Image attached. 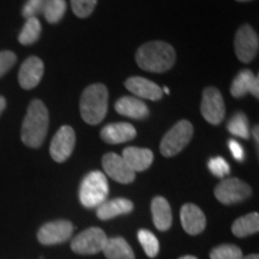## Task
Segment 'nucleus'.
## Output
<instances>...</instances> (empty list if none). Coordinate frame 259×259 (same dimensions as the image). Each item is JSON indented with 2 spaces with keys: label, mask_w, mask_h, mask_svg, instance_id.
<instances>
[{
  "label": "nucleus",
  "mask_w": 259,
  "mask_h": 259,
  "mask_svg": "<svg viewBox=\"0 0 259 259\" xmlns=\"http://www.w3.org/2000/svg\"><path fill=\"white\" fill-rule=\"evenodd\" d=\"M50 126V113L47 107L40 100H34L28 107L23 125H22V142L29 148H40L47 136Z\"/></svg>",
  "instance_id": "1"
},
{
  "label": "nucleus",
  "mask_w": 259,
  "mask_h": 259,
  "mask_svg": "<svg viewBox=\"0 0 259 259\" xmlns=\"http://www.w3.org/2000/svg\"><path fill=\"white\" fill-rule=\"evenodd\" d=\"M176 51L170 45L162 41H153L139 47L136 54L138 66L144 71L162 73L170 70L176 64Z\"/></svg>",
  "instance_id": "2"
},
{
  "label": "nucleus",
  "mask_w": 259,
  "mask_h": 259,
  "mask_svg": "<svg viewBox=\"0 0 259 259\" xmlns=\"http://www.w3.org/2000/svg\"><path fill=\"white\" fill-rule=\"evenodd\" d=\"M80 115L89 125L100 124L108 111V89L101 83H95L84 90L80 97Z\"/></svg>",
  "instance_id": "3"
},
{
  "label": "nucleus",
  "mask_w": 259,
  "mask_h": 259,
  "mask_svg": "<svg viewBox=\"0 0 259 259\" xmlns=\"http://www.w3.org/2000/svg\"><path fill=\"white\" fill-rule=\"evenodd\" d=\"M109 186L102 171L94 170L87 174L79 187V200L88 209L97 208L108 197Z\"/></svg>",
  "instance_id": "4"
},
{
  "label": "nucleus",
  "mask_w": 259,
  "mask_h": 259,
  "mask_svg": "<svg viewBox=\"0 0 259 259\" xmlns=\"http://www.w3.org/2000/svg\"><path fill=\"white\" fill-rule=\"evenodd\" d=\"M193 136V125L187 120L177 122L162 138L160 151L164 157L176 156L187 147Z\"/></svg>",
  "instance_id": "5"
},
{
  "label": "nucleus",
  "mask_w": 259,
  "mask_h": 259,
  "mask_svg": "<svg viewBox=\"0 0 259 259\" xmlns=\"http://www.w3.org/2000/svg\"><path fill=\"white\" fill-rule=\"evenodd\" d=\"M213 194L220 203L231 205L247 199L252 194L250 185L238 178L223 179L213 190Z\"/></svg>",
  "instance_id": "6"
},
{
  "label": "nucleus",
  "mask_w": 259,
  "mask_h": 259,
  "mask_svg": "<svg viewBox=\"0 0 259 259\" xmlns=\"http://www.w3.org/2000/svg\"><path fill=\"white\" fill-rule=\"evenodd\" d=\"M107 239L106 233L101 228L92 227L74 236L71 241V248L78 254H95L103 250Z\"/></svg>",
  "instance_id": "7"
},
{
  "label": "nucleus",
  "mask_w": 259,
  "mask_h": 259,
  "mask_svg": "<svg viewBox=\"0 0 259 259\" xmlns=\"http://www.w3.org/2000/svg\"><path fill=\"white\" fill-rule=\"evenodd\" d=\"M200 112H202L203 118L209 124H221L226 115V106L222 94L219 89L212 88V87L204 89Z\"/></svg>",
  "instance_id": "8"
},
{
  "label": "nucleus",
  "mask_w": 259,
  "mask_h": 259,
  "mask_svg": "<svg viewBox=\"0 0 259 259\" xmlns=\"http://www.w3.org/2000/svg\"><path fill=\"white\" fill-rule=\"evenodd\" d=\"M259 40L258 35L250 25L245 24L236 32L234 50L236 57L242 63H250L258 53Z\"/></svg>",
  "instance_id": "9"
},
{
  "label": "nucleus",
  "mask_w": 259,
  "mask_h": 259,
  "mask_svg": "<svg viewBox=\"0 0 259 259\" xmlns=\"http://www.w3.org/2000/svg\"><path fill=\"white\" fill-rule=\"evenodd\" d=\"M74 143H76V135L71 126H61L54 135L51 142L50 154L52 158L58 163H63L71 156Z\"/></svg>",
  "instance_id": "10"
},
{
  "label": "nucleus",
  "mask_w": 259,
  "mask_h": 259,
  "mask_svg": "<svg viewBox=\"0 0 259 259\" xmlns=\"http://www.w3.org/2000/svg\"><path fill=\"white\" fill-rule=\"evenodd\" d=\"M72 232V223L67 220H58L42 226L37 232V239L42 245H57L69 240Z\"/></svg>",
  "instance_id": "11"
},
{
  "label": "nucleus",
  "mask_w": 259,
  "mask_h": 259,
  "mask_svg": "<svg viewBox=\"0 0 259 259\" xmlns=\"http://www.w3.org/2000/svg\"><path fill=\"white\" fill-rule=\"evenodd\" d=\"M102 166L106 174L111 179L120 184H130L135 180L136 173L127 166L120 155L114 153L106 154L102 158Z\"/></svg>",
  "instance_id": "12"
},
{
  "label": "nucleus",
  "mask_w": 259,
  "mask_h": 259,
  "mask_svg": "<svg viewBox=\"0 0 259 259\" xmlns=\"http://www.w3.org/2000/svg\"><path fill=\"white\" fill-rule=\"evenodd\" d=\"M45 66L40 58L29 57L27 60L22 64L18 73L19 85L25 90L34 89L41 82L44 76Z\"/></svg>",
  "instance_id": "13"
},
{
  "label": "nucleus",
  "mask_w": 259,
  "mask_h": 259,
  "mask_svg": "<svg viewBox=\"0 0 259 259\" xmlns=\"http://www.w3.org/2000/svg\"><path fill=\"white\" fill-rule=\"evenodd\" d=\"M180 221L184 231L190 235L200 234L206 226V218L204 212L194 204H185L181 208Z\"/></svg>",
  "instance_id": "14"
},
{
  "label": "nucleus",
  "mask_w": 259,
  "mask_h": 259,
  "mask_svg": "<svg viewBox=\"0 0 259 259\" xmlns=\"http://www.w3.org/2000/svg\"><path fill=\"white\" fill-rule=\"evenodd\" d=\"M125 87L130 93L135 94L136 96L150 100V101H158L163 95L162 89L156 83L143 78V77H131V78L126 79Z\"/></svg>",
  "instance_id": "15"
},
{
  "label": "nucleus",
  "mask_w": 259,
  "mask_h": 259,
  "mask_svg": "<svg viewBox=\"0 0 259 259\" xmlns=\"http://www.w3.org/2000/svg\"><path fill=\"white\" fill-rule=\"evenodd\" d=\"M137 135L136 128L128 122L109 124L101 130V138L108 144H120L132 141Z\"/></svg>",
  "instance_id": "16"
},
{
  "label": "nucleus",
  "mask_w": 259,
  "mask_h": 259,
  "mask_svg": "<svg viewBox=\"0 0 259 259\" xmlns=\"http://www.w3.org/2000/svg\"><path fill=\"white\" fill-rule=\"evenodd\" d=\"M121 157L127 166L135 171H144L151 166L154 161L153 151L144 148L130 147L124 149Z\"/></svg>",
  "instance_id": "17"
},
{
  "label": "nucleus",
  "mask_w": 259,
  "mask_h": 259,
  "mask_svg": "<svg viewBox=\"0 0 259 259\" xmlns=\"http://www.w3.org/2000/svg\"><path fill=\"white\" fill-rule=\"evenodd\" d=\"M114 107L115 111L120 115L136 119V120H143L149 115V108L147 105L136 97H121L115 102Z\"/></svg>",
  "instance_id": "18"
},
{
  "label": "nucleus",
  "mask_w": 259,
  "mask_h": 259,
  "mask_svg": "<svg viewBox=\"0 0 259 259\" xmlns=\"http://www.w3.org/2000/svg\"><path fill=\"white\" fill-rule=\"evenodd\" d=\"M134 210V203L126 198H115L112 200H106L101 205L97 206L96 215L100 220L107 221L116 216L126 215Z\"/></svg>",
  "instance_id": "19"
},
{
  "label": "nucleus",
  "mask_w": 259,
  "mask_h": 259,
  "mask_svg": "<svg viewBox=\"0 0 259 259\" xmlns=\"http://www.w3.org/2000/svg\"><path fill=\"white\" fill-rule=\"evenodd\" d=\"M151 213L154 225L158 231H168L171 226V210L168 200L163 197H155L151 202Z\"/></svg>",
  "instance_id": "20"
},
{
  "label": "nucleus",
  "mask_w": 259,
  "mask_h": 259,
  "mask_svg": "<svg viewBox=\"0 0 259 259\" xmlns=\"http://www.w3.org/2000/svg\"><path fill=\"white\" fill-rule=\"evenodd\" d=\"M102 252L107 259H135L134 250L121 236L107 239Z\"/></svg>",
  "instance_id": "21"
},
{
  "label": "nucleus",
  "mask_w": 259,
  "mask_h": 259,
  "mask_svg": "<svg viewBox=\"0 0 259 259\" xmlns=\"http://www.w3.org/2000/svg\"><path fill=\"white\" fill-rule=\"evenodd\" d=\"M259 231V213L251 212L247 215L241 216L232 226L233 234L238 238H245V236L255 234Z\"/></svg>",
  "instance_id": "22"
},
{
  "label": "nucleus",
  "mask_w": 259,
  "mask_h": 259,
  "mask_svg": "<svg viewBox=\"0 0 259 259\" xmlns=\"http://www.w3.org/2000/svg\"><path fill=\"white\" fill-rule=\"evenodd\" d=\"M254 73L251 70H242L235 77L231 87V94L236 99H241L246 94L250 93L251 85L253 83Z\"/></svg>",
  "instance_id": "23"
},
{
  "label": "nucleus",
  "mask_w": 259,
  "mask_h": 259,
  "mask_svg": "<svg viewBox=\"0 0 259 259\" xmlns=\"http://www.w3.org/2000/svg\"><path fill=\"white\" fill-rule=\"evenodd\" d=\"M41 23L37 17L28 18L25 22L23 29H22L21 34L18 36L19 44L24 45V46H29V45L35 44L38 40L41 35Z\"/></svg>",
  "instance_id": "24"
},
{
  "label": "nucleus",
  "mask_w": 259,
  "mask_h": 259,
  "mask_svg": "<svg viewBox=\"0 0 259 259\" xmlns=\"http://www.w3.org/2000/svg\"><path fill=\"white\" fill-rule=\"evenodd\" d=\"M65 12H66V2L65 0H46V4L42 10L45 18L51 24H56L60 22Z\"/></svg>",
  "instance_id": "25"
},
{
  "label": "nucleus",
  "mask_w": 259,
  "mask_h": 259,
  "mask_svg": "<svg viewBox=\"0 0 259 259\" xmlns=\"http://www.w3.org/2000/svg\"><path fill=\"white\" fill-rule=\"evenodd\" d=\"M137 236L145 254L150 258L156 257L158 252H160V242H158L156 236L150 231H147V229H141Z\"/></svg>",
  "instance_id": "26"
},
{
  "label": "nucleus",
  "mask_w": 259,
  "mask_h": 259,
  "mask_svg": "<svg viewBox=\"0 0 259 259\" xmlns=\"http://www.w3.org/2000/svg\"><path fill=\"white\" fill-rule=\"evenodd\" d=\"M228 131L235 137L247 139L250 137V130H248V121L244 113L239 112L228 122Z\"/></svg>",
  "instance_id": "27"
},
{
  "label": "nucleus",
  "mask_w": 259,
  "mask_h": 259,
  "mask_svg": "<svg viewBox=\"0 0 259 259\" xmlns=\"http://www.w3.org/2000/svg\"><path fill=\"white\" fill-rule=\"evenodd\" d=\"M242 255L241 248L232 244L220 245L210 252V259H241Z\"/></svg>",
  "instance_id": "28"
},
{
  "label": "nucleus",
  "mask_w": 259,
  "mask_h": 259,
  "mask_svg": "<svg viewBox=\"0 0 259 259\" xmlns=\"http://www.w3.org/2000/svg\"><path fill=\"white\" fill-rule=\"evenodd\" d=\"M97 0H71L73 14L79 18H87L95 10Z\"/></svg>",
  "instance_id": "29"
},
{
  "label": "nucleus",
  "mask_w": 259,
  "mask_h": 259,
  "mask_svg": "<svg viewBox=\"0 0 259 259\" xmlns=\"http://www.w3.org/2000/svg\"><path fill=\"white\" fill-rule=\"evenodd\" d=\"M208 167L213 176L218 178H225L231 173V167H229L228 162L220 156L210 158L208 162Z\"/></svg>",
  "instance_id": "30"
},
{
  "label": "nucleus",
  "mask_w": 259,
  "mask_h": 259,
  "mask_svg": "<svg viewBox=\"0 0 259 259\" xmlns=\"http://www.w3.org/2000/svg\"><path fill=\"white\" fill-rule=\"evenodd\" d=\"M46 4V0H27L22 10V15L25 18L36 17L38 14H41L44 6Z\"/></svg>",
  "instance_id": "31"
},
{
  "label": "nucleus",
  "mask_w": 259,
  "mask_h": 259,
  "mask_svg": "<svg viewBox=\"0 0 259 259\" xmlns=\"http://www.w3.org/2000/svg\"><path fill=\"white\" fill-rule=\"evenodd\" d=\"M16 61H17V57H16L14 52H0V78L12 69V66L16 64Z\"/></svg>",
  "instance_id": "32"
},
{
  "label": "nucleus",
  "mask_w": 259,
  "mask_h": 259,
  "mask_svg": "<svg viewBox=\"0 0 259 259\" xmlns=\"http://www.w3.org/2000/svg\"><path fill=\"white\" fill-rule=\"evenodd\" d=\"M228 147L233 155V157H234L236 161H239V162L244 161L245 151H244V148L241 147V144L239 143V142L234 141V139H231V141L228 142Z\"/></svg>",
  "instance_id": "33"
},
{
  "label": "nucleus",
  "mask_w": 259,
  "mask_h": 259,
  "mask_svg": "<svg viewBox=\"0 0 259 259\" xmlns=\"http://www.w3.org/2000/svg\"><path fill=\"white\" fill-rule=\"evenodd\" d=\"M250 93H251L252 95H253L254 97H257V99L259 97V77H258V76L254 77L253 83H252V85H251Z\"/></svg>",
  "instance_id": "34"
},
{
  "label": "nucleus",
  "mask_w": 259,
  "mask_h": 259,
  "mask_svg": "<svg viewBox=\"0 0 259 259\" xmlns=\"http://www.w3.org/2000/svg\"><path fill=\"white\" fill-rule=\"evenodd\" d=\"M6 108V100L4 96H0V115L3 114V112L5 111Z\"/></svg>",
  "instance_id": "35"
},
{
  "label": "nucleus",
  "mask_w": 259,
  "mask_h": 259,
  "mask_svg": "<svg viewBox=\"0 0 259 259\" xmlns=\"http://www.w3.org/2000/svg\"><path fill=\"white\" fill-rule=\"evenodd\" d=\"M252 132H253V137H254V139H255V143L258 144V142H259V137H258V134H259V132H258V126H254L253 131H252Z\"/></svg>",
  "instance_id": "36"
},
{
  "label": "nucleus",
  "mask_w": 259,
  "mask_h": 259,
  "mask_svg": "<svg viewBox=\"0 0 259 259\" xmlns=\"http://www.w3.org/2000/svg\"><path fill=\"white\" fill-rule=\"evenodd\" d=\"M241 259H259L258 254H248V255H242Z\"/></svg>",
  "instance_id": "37"
},
{
  "label": "nucleus",
  "mask_w": 259,
  "mask_h": 259,
  "mask_svg": "<svg viewBox=\"0 0 259 259\" xmlns=\"http://www.w3.org/2000/svg\"><path fill=\"white\" fill-rule=\"evenodd\" d=\"M179 259H198V258L194 257V255H183V257H180Z\"/></svg>",
  "instance_id": "38"
},
{
  "label": "nucleus",
  "mask_w": 259,
  "mask_h": 259,
  "mask_svg": "<svg viewBox=\"0 0 259 259\" xmlns=\"http://www.w3.org/2000/svg\"><path fill=\"white\" fill-rule=\"evenodd\" d=\"M162 93H164V94H169V88H167V87H164L163 88V92Z\"/></svg>",
  "instance_id": "39"
},
{
  "label": "nucleus",
  "mask_w": 259,
  "mask_h": 259,
  "mask_svg": "<svg viewBox=\"0 0 259 259\" xmlns=\"http://www.w3.org/2000/svg\"><path fill=\"white\" fill-rule=\"evenodd\" d=\"M236 2H240V3H245V2H251V0H236Z\"/></svg>",
  "instance_id": "40"
}]
</instances>
